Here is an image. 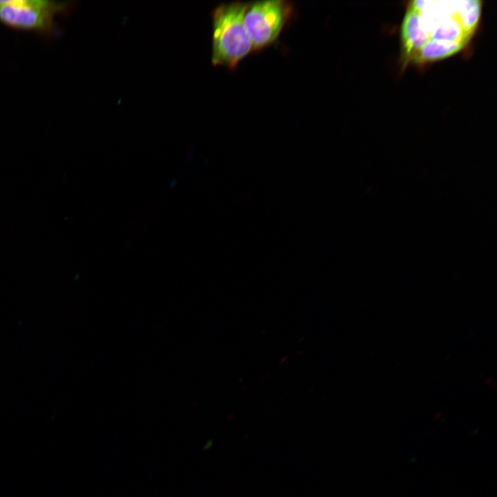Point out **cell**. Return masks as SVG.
<instances>
[{"label":"cell","instance_id":"7a4b0ae2","mask_svg":"<svg viewBox=\"0 0 497 497\" xmlns=\"http://www.w3.org/2000/svg\"><path fill=\"white\" fill-rule=\"evenodd\" d=\"M248 4L235 1L221 4L213 10L211 15L213 66L233 69L253 51L244 24V16Z\"/></svg>","mask_w":497,"mask_h":497},{"label":"cell","instance_id":"277c9868","mask_svg":"<svg viewBox=\"0 0 497 497\" xmlns=\"http://www.w3.org/2000/svg\"><path fill=\"white\" fill-rule=\"evenodd\" d=\"M293 6L284 0L249 3L244 24L253 46L260 50L273 43L292 16Z\"/></svg>","mask_w":497,"mask_h":497},{"label":"cell","instance_id":"6da1fadb","mask_svg":"<svg viewBox=\"0 0 497 497\" xmlns=\"http://www.w3.org/2000/svg\"><path fill=\"white\" fill-rule=\"evenodd\" d=\"M481 13L478 0L410 1L400 30L403 61L424 64L459 52L474 37Z\"/></svg>","mask_w":497,"mask_h":497},{"label":"cell","instance_id":"3957f363","mask_svg":"<svg viewBox=\"0 0 497 497\" xmlns=\"http://www.w3.org/2000/svg\"><path fill=\"white\" fill-rule=\"evenodd\" d=\"M70 1L52 0H0V22L19 30L43 36L57 32L56 18L66 14Z\"/></svg>","mask_w":497,"mask_h":497}]
</instances>
